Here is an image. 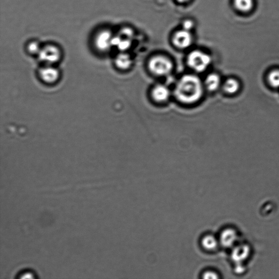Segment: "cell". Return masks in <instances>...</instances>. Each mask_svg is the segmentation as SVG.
Instances as JSON below:
<instances>
[{
	"mask_svg": "<svg viewBox=\"0 0 279 279\" xmlns=\"http://www.w3.org/2000/svg\"><path fill=\"white\" fill-rule=\"evenodd\" d=\"M240 83L235 78H230L226 80L223 84L224 91L230 95L237 94L240 89Z\"/></svg>",
	"mask_w": 279,
	"mask_h": 279,
	"instance_id": "obj_10",
	"label": "cell"
},
{
	"mask_svg": "<svg viewBox=\"0 0 279 279\" xmlns=\"http://www.w3.org/2000/svg\"><path fill=\"white\" fill-rule=\"evenodd\" d=\"M201 243L206 250L213 251L218 246V241L212 235H207L202 238Z\"/></svg>",
	"mask_w": 279,
	"mask_h": 279,
	"instance_id": "obj_13",
	"label": "cell"
},
{
	"mask_svg": "<svg viewBox=\"0 0 279 279\" xmlns=\"http://www.w3.org/2000/svg\"><path fill=\"white\" fill-rule=\"evenodd\" d=\"M152 96L157 102H164L169 100L170 90L167 86L164 85H156L152 89Z\"/></svg>",
	"mask_w": 279,
	"mask_h": 279,
	"instance_id": "obj_7",
	"label": "cell"
},
{
	"mask_svg": "<svg viewBox=\"0 0 279 279\" xmlns=\"http://www.w3.org/2000/svg\"><path fill=\"white\" fill-rule=\"evenodd\" d=\"M267 79L270 87L279 89V69H275L270 71Z\"/></svg>",
	"mask_w": 279,
	"mask_h": 279,
	"instance_id": "obj_14",
	"label": "cell"
},
{
	"mask_svg": "<svg viewBox=\"0 0 279 279\" xmlns=\"http://www.w3.org/2000/svg\"><path fill=\"white\" fill-rule=\"evenodd\" d=\"M212 61V57L208 54L199 50L192 51L187 57L188 66L198 73L206 71Z\"/></svg>",
	"mask_w": 279,
	"mask_h": 279,
	"instance_id": "obj_2",
	"label": "cell"
},
{
	"mask_svg": "<svg viewBox=\"0 0 279 279\" xmlns=\"http://www.w3.org/2000/svg\"><path fill=\"white\" fill-rule=\"evenodd\" d=\"M115 65L119 69L127 70L130 69L133 64L131 57L125 53L120 54L115 59Z\"/></svg>",
	"mask_w": 279,
	"mask_h": 279,
	"instance_id": "obj_11",
	"label": "cell"
},
{
	"mask_svg": "<svg viewBox=\"0 0 279 279\" xmlns=\"http://www.w3.org/2000/svg\"><path fill=\"white\" fill-rule=\"evenodd\" d=\"M182 28L187 31L191 32L195 27L194 22L191 19H187L183 21Z\"/></svg>",
	"mask_w": 279,
	"mask_h": 279,
	"instance_id": "obj_18",
	"label": "cell"
},
{
	"mask_svg": "<svg viewBox=\"0 0 279 279\" xmlns=\"http://www.w3.org/2000/svg\"><path fill=\"white\" fill-rule=\"evenodd\" d=\"M237 235L235 230L228 229H226L222 233L221 242L224 246H232L237 240Z\"/></svg>",
	"mask_w": 279,
	"mask_h": 279,
	"instance_id": "obj_8",
	"label": "cell"
},
{
	"mask_svg": "<svg viewBox=\"0 0 279 279\" xmlns=\"http://www.w3.org/2000/svg\"><path fill=\"white\" fill-rule=\"evenodd\" d=\"M131 45V42L129 39L122 40L120 39V42L117 45L118 48L122 51H125L129 49Z\"/></svg>",
	"mask_w": 279,
	"mask_h": 279,
	"instance_id": "obj_17",
	"label": "cell"
},
{
	"mask_svg": "<svg viewBox=\"0 0 279 279\" xmlns=\"http://www.w3.org/2000/svg\"><path fill=\"white\" fill-rule=\"evenodd\" d=\"M193 37L191 32L184 29L178 30L172 37V43L180 49L190 48L193 43Z\"/></svg>",
	"mask_w": 279,
	"mask_h": 279,
	"instance_id": "obj_5",
	"label": "cell"
},
{
	"mask_svg": "<svg viewBox=\"0 0 279 279\" xmlns=\"http://www.w3.org/2000/svg\"><path fill=\"white\" fill-rule=\"evenodd\" d=\"M27 49L29 53L32 55L39 54L41 50L40 44L36 42H32L29 43Z\"/></svg>",
	"mask_w": 279,
	"mask_h": 279,
	"instance_id": "obj_16",
	"label": "cell"
},
{
	"mask_svg": "<svg viewBox=\"0 0 279 279\" xmlns=\"http://www.w3.org/2000/svg\"><path fill=\"white\" fill-rule=\"evenodd\" d=\"M40 79L49 85L54 84L57 82L60 77L59 71L53 65H45L39 70Z\"/></svg>",
	"mask_w": 279,
	"mask_h": 279,
	"instance_id": "obj_6",
	"label": "cell"
},
{
	"mask_svg": "<svg viewBox=\"0 0 279 279\" xmlns=\"http://www.w3.org/2000/svg\"><path fill=\"white\" fill-rule=\"evenodd\" d=\"M248 251V248L246 246L238 247L237 250H235L234 255H233V258L236 260L245 259Z\"/></svg>",
	"mask_w": 279,
	"mask_h": 279,
	"instance_id": "obj_15",
	"label": "cell"
},
{
	"mask_svg": "<svg viewBox=\"0 0 279 279\" xmlns=\"http://www.w3.org/2000/svg\"><path fill=\"white\" fill-rule=\"evenodd\" d=\"M203 277L205 278H216L218 277V276L213 271H207V272L203 274Z\"/></svg>",
	"mask_w": 279,
	"mask_h": 279,
	"instance_id": "obj_19",
	"label": "cell"
},
{
	"mask_svg": "<svg viewBox=\"0 0 279 279\" xmlns=\"http://www.w3.org/2000/svg\"><path fill=\"white\" fill-rule=\"evenodd\" d=\"M177 1L180 4H184L190 2L191 0H177Z\"/></svg>",
	"mask_w": 279,
	"mask_h": 279,
	"instance_id": "obj_20",
	"label": "cell"
},
{
	"mask_svg": "<svg viewBox=\"0 0 279 279\" xmlns=\"http://www.w3.org/2000/svg\"><path fill=\"white\" fill-rule=\"evenodd\" d=\"M203 86L200 78L194 74L181 77L175 87V96L180 102L192 104L198 102L202 96Z\"/></svg>",
	"mask_w": 279,
	"mask_h": 279,
	"instance_id": "obj_1",
	"label": "cell"
},
{
	"mask_svg": "<svg viewBox=\"0 0 279 279\" xmlns=\"http://www.w3.org/2000/svg\"><path fill=\"white\" fill-rule=\"evenodd\" d=\"M221 78L216 73H210L207 75L205 81L206 88L210 92L215 91L221 85Z\"/></svg>",
	"mask_w": 279,
	"mask_h": 279,
	"instance_id": "obj_9",
	"label": "cell"
},
{
	"mask_svg": "<svg viewBox=\"0 0 279 279\" xmlns=\"http://www.w3.org/2000/svg\"><path fill=\"white\" fill-rule=\"evenodd\" d=\"M39 57L45 65H54L61 58V52L55 45H47L41 49Z\"/></svg>",
	"mask_w": 279,
	"mask_h": 279,
	"instance_id": "obj_4",
	"label": "cell"
},
{
	"mask_svg": "<svg viewBox=\"0 0 279 279\" xmlns=\"http://www.w3.org/2000/svg\"><path fill=\"white\" fill-rule=\"evenodd\" d=\"M148 69L153 74L158 76H165L171 73L173 65L171 60L163 55H157L149 60Z\"/></svg>",
	"mask_w": 279,
	"mask_h": 279,
	"instance_id": "obj_3",
	"label": "cell"
},
{
	"mask_svg": "<svg viewBox=\"0 0 279 279\" xmlns=\"http://www.w3.org/2000/svg\"><path fill=\"white\" fill-rule=\"evenodd\" d=\"M235 8L243 13L250 12L254 7V0H233Z\"/></svg>",
	"mask_w": 279,
	"mask_h": 279,
	"instance_id": "obj_12",
	"label": "cell"
}]
</instances>
